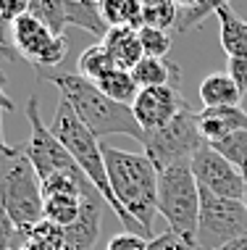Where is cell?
<instances>
[{"mask_svg": "<svg viewBox=\"0 0 247 250\" xmlns=\"http://www.w3.org/2000/svg\"><path fill=\"white\" fill-rule=\"evenodd\" d=\"M103 158L108 168L111 190L118 206L139 224L142 237L152 240V221L158 213V168L145 153L118 150L103 143Z\"/></svg>", "mask_w": 247, "mask_h": 250, "instance_id": "1", "label": "cell"}, {"mask_svg": "<svg viewBox=\"0 0 247 250\" xmlns=\"http://www.w3.org/2000/svg\"><path fill=\"white\" fill-rule=\"evenodd\" d=\"M37 79H48V82L56 84L61 98L74 108V113L82 119V124L97 140L108 137V134H124V137H132L137 143L145 140V129L137 124L132 108L113 103L84 77L66 74V71H39Z\"/></svg>", "mask_w": 247, "mask_h": 250, "instance_id": "2", "label": "cell"}, {"mask_svg": "<svg viewBox=\"0 0 247 250\" xmlns=\"http://www.w3.org/2000/svg\"><path fill=\"white\" fill-rule=\"evenodd\" d=\"M50 129L58 140L63 143V147L71 153V158L76 161V166L82 168V174L92 182V187L103 195V200L108 203V208L118 216V221L124 224V232L129 234H139L142 237V229L129 213L118 206L116 195L111 190V182H108V168H105V158H103V143L92 134L87 126L82 124V119L74 113L66 100L61 98L56 113H53V121H50Z\"/></svg>", "mask_w": 247, "mask_h": 250, "instance_id": "3", "label": "cell"}, {"mask_svg": "<svg viewBox=\"0 0 247 250\" xmlns=\"http://www.w3.org/2000/svg\"><path fill=\"white\" fill-rule=\"evenodd\" d=\"M0 211H5L21 237L45 221L42 182L21 145H13L0 161Z\"/></svg>", "mask_w": 247, "mask_h": 250, "instance_id": "4", "label": "cell"}, {"mask_svg": "<svg viewBox=\"0 0 247 250\" xmlns=\"http://www.w3.org/2000/svg\"><path fill=\"white\" fill-rule=\"evenodd\" d=\"M158 213L166 219L169 232L179 234L195 248L200 221V187L190 161L173 164L158 174Z\"/></svg>", "mask_w": 247, "mask_h": 250, "instance_id": "5", "label": "cell"}, {"mask_svg": "<svg viewBox=\"0 0 247 250\" xmlns=\"http://www.w3.org/2000/svg\"><path fill=\"white\" fill-rule=\"evenodd\" d=\"M195 108H184L169 126L158 132H145L142 147L145 155L152 161V166L158 171L169 168L173 164H182V161H192L195 153L205 145L203 134H200V119H197Z\"/></svg>", "mask_w": 247, "mask_h": 250, "instance_id": "6", "label": "cell"}, {"mask_svg": "<svg viewBox=\"0 0 247 250\" xmlns=\"http://www.w3.org/2000/svg\"><path fill=\"white\" fill-rule=\"evenodd\" d=\"M247 237L245 200H224L200 190V221L195 250H221Z\"/></svg>", "mask_w": 247, "mask_h": 250, "instance_id": "7", "label": "cell"}, {"mask_svg": "<svg viewBox=\"0 0 247 250\" xmlns=\"http://www.w3.org/2000/svg\"><path fill=\"white\" fill-rule=\"evenodd\" d=\"M26 119L32 124V137L29 143L21 145L26 158L32 161L35 166L39 182L56 177V174H66V171H79L76 161L71 158V153L63 147V143L53 134V129L42 121L39 116V103H37V95H32L26 100Z\"/></svg>", "mask_w": 247, "mask_h": 250, "instance_id": "8", "label": "cell"}, {"mask_svg": "<svg viewBox=\"0 0 247 250\" xmlns=\"http://www.w3.org/2000/svg\"><path fill=\"white\" fill-rule=\"evenodd\" d=\"M11 48L24 61H29L39 74V71H56L61 66L66 50H69V40H66V35L56 37L42 21H37L32 13H26L13 24Z\"/></svg>", "mask_w": 247, "mask_h": 250, "instance_id": "9", "label": "cell"}, {"mask_svg": "<svg viewBox=\"0 0 247 250\" xmlns=\"http://www.w3.org/2000/svg\"><path fill=\"white\" fill-rule=\"evenodd\" d=\"M190 164H192V174L197 179V187L203 192H210L224 200H245V190H247L245 174L231 161H226L221 153L213 150L210 145L200 147Z\"/></svg>", "mask_w": 247, "mask_h": 250, "instance_id": "10", "label": "cell"}, {"mask_svg": "<svg viewBox=\"0 0 247 250\" xmlns=\"http://www.w3.org/2000/svg\"><path fill=\"white\" fill-rule=\"evenodd\" d=\"M184 108H190V103L182 95V90L176 84H166L139 90L134 105H132V113L145 132H158L169 126Z\"/></svg>", "mask_w": 247, "mask_h": 250, "instance_id": "11", "label": "cell"}, {"mask_svg": "<svg viewBox=\"0 0 247 250\" xmlns=\"http://www.w3.org/2000/svg\"><path fill=\"white\" fill-rule=\"evenodd\" d=\"M103 206L108 203L103 200L92 185L84 187L82 192V211H79V219L71 227L63 229L66 237V250H92L95 242L100 237V227H103Z\"/></svg>", "mask_w": 247, "mask_h": 250, "instance_id": "12", "label": "cell"}, {"mask_svg": "<svg viewBox=\"0 0 247 250\" xmlns=\"http://www.w3.org/2000/svg\"><path fill=\"white\" fill-rule=\"evenodd\" d=\"M200 134H203L205 145L221 143V140L231 137L237 132L247 129V111L239 105L231 108H200Z\"/></svg>", "mask_w": 247, "mask_h": 250, "instance_id": "13", "label": "cell"}, {"mask_svg": "<svg viewBox=\"0 0 247 250\" xmlns=\"http://www.w3.org/2000/svg\"><path fill=\"white\" fill-rule=\"evenodd\" d=\"M103 45L108 50V56L113 58V66L121 71H132L145 58L142 42H139V29H132V26H113V29H108Z\"/></svg>", "mask_w": 247, "mask_h": 250, "instance_id": "14", "label": "cell"}, {"mask_svg": "<svg viewBox=\"0 0 247 250\" xmlns=\"http://www.w3.org/2000/svg\"><path fill=\"white\" fill-rule=\"evenodd\" d=\"M218 26H221V48L229 58L247 56V21L231 8L229 3H221L216 11Z\"/></svg>", "mask_w": 247, "mask_h": 250, "instance_id": "15", "label": "cell"}, {"mask_svg": "<svg viewBox=\"0 0 247 250\" xmlns=\"http://www.w3.org/2000/svg\"><path fill=\"white\" fill-rule=\"evenodd\" d=\"M200 100H203V108H231L239 105L242 90L234 84L229 74L216 71L200 82Z\"/></svg>", "mask_w": 247, "mask_h": 250, "instance_id": "16", "label": "cell"}, {"mask_svg": "<svg viewBox=\"0 0 247 250\" xmlns=\"http://www.w3.org/2000/svg\"><path fill=\"white\" fill-rule=\"evenodd\" d=\"M132 77L139 84V90H148V87H166V84H176L182 79L176 63L166 58H142L139 63L132 69Z\"/></svg>", "mask_w": 247, "mask_h": 250, "instance_id": "17", "label": "cell"}, {"mask_svg": "<svg viewBox=\"0 0 247 250\" xmlns=\"http://www.w3.org/2000/svg\"><path fill=\"white\" fill-rule=\"evenodd\" d=\"M63 5H66L69 24L90 32V35H95L100 40H105L111 26L105 24L103 13H100V3H90V0H63Z\"/></svg>", "mask_w": 247, "mask_h": 250, "instance_id": "18", "label": "cell"}, {"mask_svg": "<svg viewBox=\"0 0 247 250\" xmlns=\"http://www.w3.org/2000/svg\"><path fill=\"white\" fill-rule=\"evenodd\" d=\"M95 87L105 98H111L113 103L129 105V108L134 105V100L139 95V84L134 82L132 71H121V69H113V71L105 74V77H100L95 82Z\"/></svg>", "mask_w": 247, "mask_h": 250, "instance_id": "19", "label": "cell"}, {"mask_svg": "<svg viewBox=\"0 0 247 250\" xmlns=\"http://www.w3.org/2000/svg\"><path fill=\"white\" fill-rule=\"evenodd\" d=\"M105 24L111 26H132V29H142V3L137 0H105L100 3Z\"/></svg>", "mask_w": 247, "mask_h": 250, "instance_id": "20", "label": "cell"}, {"mask_svg": "<svg viewBox=\"0 0 247 250\" xmlns=\"http://www.w3.org/2000/svg\"><path fill=\"white\" fill-rule=\"evenodd\" d=\"M79 77H84L87 82H92L95 84L100 77H105L108 71H113L116 66H113V58L108 56V50H105V45L103 42H95V45H90L82 56H79Z\"/></svg>", "mask_w": 247, "mask_h": 250, "instance_id": "21", "label": "cell"}, {"mask_svg": "<svg viewBox=\"0 0 247 250\" xmlns=\"http://www.w3.org/2000/svg\"><path fill=\"white\" fill-rule=\"evenodd\" d=\"M29 13L37 19V21H42L56 37H63L66 26H69L63 0H32Z\"/></svg>", "mask_w": 247, "mask_h": 250, "instance_id": "22", "label": "cell"}, {"mask_svg": "<svg viewBox=\"0 0 247 250\" xmlns=\"http://www.w3.org/2000/svg\"><path fill=\"white\" fill-rule=\"evenodd\" d=\"M21 250H66L63 229L50 224V221H39L21 242Z\"/></svg>", "mask_w": 247, "mask_h": 250, "instance_id": "23", "label": "cell"}, {"mask_svg": "<svg viewBox=\"0 0 247 250\" xmlns=\"http://www.w3.org/2000/svg\"><path fill=\"white\" fill-rule=\"evenodd\" d=\"M176 3H171V0H148V3H142V26L169 32L176 26Z\"/></svg>", "mask_w": 247, "mask_h": 250, "instance_id": "24", "label": "cell"}, {"mask_svg": "<svg viewBox=\"0 0 247 250\" xmlns=\"http://www.w3.org/2000/svg\"><path fill=\"white\" fill-rule=\"evenodd\" d=\"M218 5L221 3H176V26H173V32L176 35H184V32L195 29V26H200L205 21V16L208 13H216Z\"/></svg>", "mask_w": 247, "mask_h": 250, "instance_id": "25", "label": "cell"}, {"mask_svg": "<svg viewBox=\"0 0 247 250\" xmlns=\"http://www.w3.org/2000/svg\"><path fill=\"white\" fill-rule=\"evenodd\" d=\"M210 147L216 153H221L226 161H231L242 174H247V129L231 134V137L221 140V143H213Z\"/></svg>", "mask_w": 247, "mask_h": 250, "instance_id": "26", "label": "cell"}, {"mask_svg": "<svg viewBox=\"0 0 247 250\" xmlns=\"http://www.w3.org/2000/svg\"><path fill=\"white\" fill-rule=\"evenodd\" d=\"M139 42H142L145 58H166V53L171 50V35L163 29H152V26L139 29Z\"/></svg>", "mask_w": 247, "mask_h": 250, "instance_id": "27", "label": "cell"}, {"mask_svg": "<svg viewBox=\"0 0 247 250\" xmlns=\"http://www.w3.org/2000/svg\"><path fill=\"white\" fill-rule=\"evenodd\" d=\"M29 13V3L26 0H0V42H5V29L13 26L21 16Z\"/></svg>", "mask_w": 247, "mask_h": 250, "instance_id": "28", "label": "cell"}, {"mask_svg": "<svg viewBox=\"0 0 247 250\" xmlns=\"http://www.w3.org/2000/svg\"><path fill=\"white\" fill-rule=\"evenodd\" d=\"M24 237L19 234V229L13 227V221L0 211V250H21Z\"/></svg>", "mask_w": 247, "mask_h": 250, "instance_id": "29", "label": "cell"}, {"mask_svg": "<svg viewBox=\"0 0 247 250\" xmlns=\"http://www.w3.org/2000/svg\"><path fill=\"white\" fill-rule=\"evenodd\" d=\"M148 250H195V248L187 240H182L179 234L163 232V234H155V237L148 242Z\"/></svg>", "mask_w": 247, "mask_h": 250, "instance_id": "30", "label": "cell"}, {"mask_svg": "<svg viewBox=\"0 0 247 250\" xmlns=\"http://www.w3.org/2000/svg\"><path fill=\"white\" fill-rule=\"evenodd\" d=\"M148 242L139 234H129V232H118L116 237L108 240V250H148Z\"/></svg>", "mask_w": 247, "mask_h": 250, "instance_id": "31", "label": "cell"}, {"mask_svg": "<svg viewBox=\"0 0 247 250\" xmlns=\"http://www.w3.org/2000/svg\"><path fill=\"white\" fill-rule=\"evenodd\" d=\"M229 77L234 79V84L242 90V95L247 92V56L229 58Z\"/></svg>", "mask_w": 247, "mask_h": 250, "instance_id": "32", "label": "cell"}, {"mask_svg": "<svg viewBox=\"0 0 247 250\" xmlns=\"http://www.w3.org/2000/svg\"><path fill=\"white\" fill-rule=\"evenodd\" d=\"M0 105L5 108V111H13V100L8 98V92H5V77L0 74Z\"/></svg>", "mask_w": 247, "mask_h": 250, "instance_id": "33", "label": "cell"}, {"mask_svg": "<svg viewBox=\"0 0 247 250\" xmlns=\"http://www.w3.org/2000/svg\"><path fill=\"white\" fill-rule=\"evenodd\" d=\"M16 56H19V53L13 50L11 45H3V42H0V61H8V58H16Z\"/></svg>", "mask_w": 247, "mask_h": 250, "instance_id": "34", "label": "cell"}, {"mask_svg": "<svg viewBox=\"0 0 247 250\" xmlns=\"http://www.w3.org/2000/svg\"><path fill=\"white\" fill-rule=\"evenodd\" d=\"M221 250H247V237L231 242V245H226V248H221Z\"/></svg>", "mask_w": 247, "mask_h": 250, "instance_id": "35", "label": "cell"}, {"mask_svg": "<svg viewBox=\"0 0 247 250\" xmlns=\"http://www.w3.org/2000/svg\"><path fill=\"white\" fill-rule=\"evenodd\" d=\"M11 147H13V145H5V143H3V140H0V161H3V158H5V155H8V153H11Z\"/></svg>", "mask_w": 247, "mask_h": 250, "instance_id": "36", "label": "cell"}, {"mask_svg": "<svg viewBox=\"0 0 247 250\" xmlns=\"http://www.w3.org/2000/svg\"><path fill=\"white\" fill-rule=\"evenodd\" d=\"M0 140H3V105H0ZM5 143V140H3Z\"/></svg>", "mask_w": 247, "mask_h": 250, "instance_id": "37", "label": "cell"}, {"mask_svg": "<svg viewBox=\"0 0 247 250\" xmlns=\"http://www.w3.org/2000/svg\"><path fill=\"white\" fill-rule=\"evenodd\" d=\"M245 182H247V174H245ZM245 206H247V190H245Z\"/></svg>", "mask_w": 247, "mask_h": 250, "instance_id": "38", "label": "cell"}]
</instances>
